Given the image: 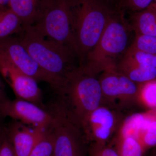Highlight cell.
<instances>
[{"instance_id":"6da1fadb","label":"cell","mask_w":156,"mask_h":156,"mask_svg":"<svg viewBox=\"0 0 156 156\" xmlns=\"http://www.w3.org/2000/svg\"><path fill=\"white\" fill-rule=\"evenodd\" d=\"M71 27L80 66L93 50L114 8L106 0H69Z\"/></svg>"},{"instance_id":"7a4b0ae2","label":"cell","mask_w":156,"mask_h":156,"mask_svg":"<svg viewBox=\"0 0 156 156\" xmlns=\"http://www.w3.org/2000/svg\"><path fill=\"white\" fill-rule=\"evenodd\" d=\"M132 32L126 14L115 9L97 44L80 66L96 75L115 69L132 44Z\"/></svg>"},{"instance_id":"3957f363","label":"cell","mask_w":156,"mask_h":156,"mask_svg":"<svg viewBox=\"0 0 156 156\" xmlns=\"http://www.w3.org/2000/svg\"><path fill=\"white\" fill-rule=\"evenodd\" d=\"M56 105L66 111L80 124L101 106L103 95L97 75L79 66L68 75L56 91Z\"/></svg>"},{"instance_id":"277c9868","label":"cell","mask_w":156,"mask_h":156,"mask_svg":"<svg viewBox=\"0 0 156 156\" xmlns=\"http://www.w3.org/2000/svg\"><path fill=\"white\" fill-rule=\"evenodd\" d=\"M18 39L32 58L42 69L64 84L66 78L78 66L74 65L79 58L67 46L47 38L31 26L23 27Z\"/></svg>"},{"instance_id":"5b68a950","label":"cell","mask_w":156,"mask_h":156,"mask_svg":"<svg viewBox=\"0 0 156 156\" xmlns=\"http://www.w3.org/2000/svg\"><path fill=\"white\" fill-rule=\"evenodd\" d=\"M50 111L54 115L50 127L55 138L53 156H87L88 141L80 123L55 105Z\"/></svg>"},{"instance_id":"8992f818","label":"cell","mask_w":156,"mask_h":156,"mask_svg":"<svg viewBox=\"0 0 156 156\" xmlns=\"http://www.w3.org/2000/svg\"><path fill=\"white\" fill-rule=\"evenodd\" d=\"M31 26L45 37L71 48L78 56L72 30L69 0H55L43 17Z\"/></svg>"},{"instance_id":"52a82bcc","label":"cell","mask_w":156,"mask_h":156,"mask_svg":"<svg viewBox=\"0 0 156 156\" xmlns=\"http://www.w3.org/2000/svg\"><path fill=\"white\" fill-rule=\"evenodd\" d=\"M0 56L37 82H46L55 91L61 87L58 81L42 69L34 60L18 38L10 36L0 38Z\"/></svg>"},{"instance_id":"ba28073f","label":"cell","mask_w":156,"mask_h":156,"mask_svg":"<svg viewBox=\"0 0 156 156\" xmlns=\"http://www.w3.org/2000/svg\"><path fill=\"white\" fill-rule=\"evenodd\" d=\"M0 73L11 87L16 98L47 109L36 80L20 70L5 58L0 56Z\"/></svg>"},{"instance_id":"9c48e42d","label":"cell","mask_w":156,"mask_h":156,"mask_svg":"<svg viewBox=\"0 0 156 156\" xmlns=\"http://www.w3.org/2000/svg\"><path fill=\"white\" fill-rule=\"evenodd\" d=\"M2 114L3 119L10 117L27 126L42 129L50 128L54 120V115L51 111L17 98L5 104Z\"/></svg>"},{"instance_id":"30bf717a","label":"cell","mask_w":156,"mask_h":156,"mask_svg":"<svg viewBox=\"0 0 156 156\" xmlns=\"http://www.w3.org/2000/svg\"><path fill=\"white\" fill-rule=\"evenodd\" d=\"M115 69L136 83L143 84L156 79L154 56L135 50L131 46Z\"/></svg>"},{"instance_id":"8fae6325","label":"cell","mask_w":156,"mask_h":156,"mask_svg":"<svg viewBox=\"0 0 156 156\" xmlns=\"http://www.w3.org/2000/svg\"><path fill=\"white\" fill-rule=\"evenodd\" d=\"M81 125L88 141L105 144L114 130L115 117L111 111L100 106L91 113Z\"/></svg>"},{"instance_id":"7c38bea8","label":"cell","mask_w":156,"mask_h":156,"mask_svg":"<svg viewBox=\"0 0 156 156\" xmlns=\"http://www.w3.org/2000/svg\"><path fill=\"white\" fill-rule=\"evenodd\" d=\"M103 97L108 99H128L139 96L140 86L115 69L102 72L99 79Z\"/></svg>"},{"instance_id":"4fadbf2b","label":"cell","mask_w":156,"mask_h":156,"mask_svg":"<svg viewBox=\"0 0 156 156\" xmlns=\"http://www.w3.org/2000/svg\"><path fill=\"white\" fill-rule=\"evenodd\" d=\"M16 156H29L45 129L34 128L14 120L5 125Z\"/></svg>"},{"instance_id":"5bb4252c","label":"cell","mask_w":156,"mask_h":156,"mask_svg":"<svg viewBox=\"0 0 156 156\" xmlns=\"http://www.w3.org/2000/svg\"><path fill=\"white\" fill-rule=\"evenodd\" d=\"M55 0H10L9 9L19 17L23 27L33 25L43 17Z\"/></svg>"},{"instance_id":"9a60e30c","label":"cell","mask_w":156,"mask_h":156,"mask_svg":"<svg viewBox=\"0 0 156 156\" xmlns=\"http://www.w3.org/2000/svg\"><path fill=\"white\" fill-rule=\"evenodd\" d=\"M130 14L128 21L135 34L156 37V9L150 6Z\"/></svg>"},{"instance_id":"2e32d148","label":"cell","mask_w":156,"mask_h":156,"mask_svg":"<svg viewBox=\"0 0 156 156\" xmlns=\"http://www.w3.org/2000/svg\"><path fill=\"white\" fill-rule=\"evenodd\" d=\"M22 28L21 20L11 9L0 12V38L19 34Z\"/></svg>"},{"instance_id":"e0dca14e","label":"cell","mask_w":156,"mask_h":156,"mask_svg":"<svg viewBox=\"0 0 156 156\" xmlns=\"http://www.w3.org/2000/svg\"><path fill=\"white\" fill-rule=\"evenodd\" d=\"M55 138L51 128L45 129L29 156H53Z\"/></svg>"},{"instance_id":"ac0fdd59","label":"cell","mask_w":156,"mask_h":156,"mask_svg":"<svg viewBox=\"0 0 156 156\" xmlns=\"http://www.w3.org/2000/svg\"><path fill=\"white\" fill-rule=\"evenodd\" d=\"M119 156H143L144 149L138 140L119 136L115 150Z\"/></svg>"},{"instance_id":"d6986e66","label":"cell","mask_w":156,"mask_h":156,"mask_svg":"<svg viewBox=\"0 0 156 156\" xmlns=\"http://www.w3.org/2000/svg\"><path fill=\"white\" fill-rule=\"evenodd\" d=\"M156 3V0H113L112 5L126 14L145 10Z\"/></svg>"},{"instance_id":"ffe728a7","label":"cell","mask_w":156,"mask_h":156,"mask_svg":"<svg viewBox=\"0 0 156 156\" xmlns=\"http://www.w3.org/2000/svg\"><path fill=\"white\" fill-rule=\"evenodd\" d=\"M131 47L138 51L156 55V37L135 34Z\"/></svg>"},{"instance_id":"44dd1931","label":"cell","mask_w":156,"mask_h":156,"mask_svg":"<svg viewBox=\"0 0 156 156\" xmlns=\"http://www.w3.org/2000/svg\"><path fill=\"white\" fill-rule=\"evenodd\" d=\"M139 96L146 106L156 109V80L140 84Z\"/></svg>"},{"instance_id":"7402d4cb","label":"cell","mask_w":156,"mask_h":156,"mask_svg":"<svg viewBox=\"0 0 156 156\" xmlns=\"http://www.w3.org/2000/svg\"><path fill=\"white\" fill-rule=\"evenodd\" d=\"M139 141L144 150L156 145V119L149 125L140 137Z\"/></svg>"},{"instance_id":"603a6c76","label":"cell","mask_w":156,"mask_h":156,"mask_svg":"<svg viewBox=\"0 0 156 156\" xmlns=\"http://www.w3.org/2000/svg\"><path fill=\"white\" fill-rule=\"evenodd\" d=\"M0 156H16L6 133L5 125L2 124L0 132Z\"/></svg>"},{"instance_id":"cb8c5ba5","label":"cell","mask_w":156,"mask_h":156,"mask_svg":"<svg viewBox=\"0 0 156 156\" xmlns=\"http://www.w3.org/2000/svg\"><path fill=\"white\" fill-rule=\"evenodd\" d=\"M89 156H119L115 150L107 146L92 143L88 149Z\"/></svg>"},{"instance_id":"d4e9b609","label":"cell","mask_w":156,"mask_h":156,"mask_svg":"<svg viewBox=\"0 0 156 156\" xmlns=\"http://www.w3.org/2000/svg\"><path fill=\"white\" fill-rule=\"evenodd\" d=\"M9 100L6 95L4 85L0 80V124H2L1 122L3 119L2 114V108L5 104Z\"/></svg>"},{"instance_id":"484cf974","label":"cell","mask_w":156,"mask_h":156,"mask_svg":"<svg viewBox=\"0 0 156 156\" xmlns=\"http://www.w3.org/2000/svg\"><path fill=\"white\" fill-rule=\"evenodd\" d=\"M10 0H0V12L9 9V5Z\"/></svg>"},{"instance_id":"4316f807","label":"cell","mask_w":156,"mask_h":156,"mask_svg":"<svg viewBox=\"0 0 156 156\" xmlns=\"http://www.w3.org/2000/svg\"><path fill=\"white\" fill-rule=\"evenodd\" d=\"M150 6H151V7H153L155 9H156V3H155V4H153L151 5Z\"/></svg>"},{"instance_id":"83f0119b","label":"cell","mask_w":156,"mask_h":156,"mask_svg":"<svg viewBox=\"0 0 156 156\" xmlns=\"http://www.w3.org/2000/svg\"><path fill=\"white\" fill-rule=\"evenodd\" d=\"M106 1L109 3V4H111V3H112V0H106Z\"/></svg>"},{"instance_id":"f1b7e54d","label":"cell","mask_w":156,"mask_h":156,"mask_svg":"<svg viewBox=\"0 0 156 156\" xmlns=\"http://www.w3.org/2000/svg\"><path fill=\"white\" fill-rule=\"evenodd\" d=\"M154 61H155V66L156 68V55L154 56Z\"/></svg>"},{"instance_id":"f546056e","label":"cell","mask_w":156,"mask_h":156,"mask_svg":"<svg viewBox=\"0 0 156 156\" xmlns=\"http://www.w3.org/2000/svg\"><path fill=\"white\" fill-rule=\"evenodd\" d=\"M2 124H0V132H1V126H2Z\"/></svg>"}]
</instances>
